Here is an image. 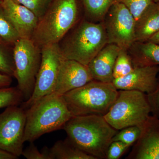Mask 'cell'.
<instances>
[{
  "label": "cell",
  "instance_id": "52a82bcc",
  "mask_svg": "<svg viewBox=\"0 0 159 159\" xmlns=\"http://www.w3.org/2000/svg\"><path fill=\"white\" fill-rule=\"evenodd\" d=\"M17 88L22 93L25 101L33 93L36 76L41 61V48L31 39L20 38L13 47Z\"/></svg>",
  "mask_w": 159,
  "mask_h": 159
},
{
  "label": "cell",
  "instance_id": "8992f818",
  "mask_svg": "<svg viewBox=\"0 0 159 159\" xmlns=\"http://www.w3.org/2000/svg\"><path fill=\"white\" fill-rule=\"evenodd\" d=\"M151 114L147 94L135 90H119L113 104L105 116L109 124L117 130L141 126Z\"/></svg>",
  "mask_w": 159,
  "mask_h": 159
},
{
  "label": "cell",
  "instance_id": "ac0fdd59",
  "mask_svg": "<svg viewBox=\"0 0 159 159\" xmlns=\"http://www.w3.org/2000/svg\"><path fill=\"white\" fill-rule=\"evenodd\" d=\"M41 151L47 159H96L81 150L68 138L57 141L51 148L44 147Z\"/></svg>",
  "mask_w": 159,
  "mask_h": 159
},
{
  "label": "cell",
  "instance_id": "836d02e7",
  "mask_svg": "<svg viewBox=\"0 0 159 159\" xmlns=\"http://www.w3.org/2000/svg\"><path fill=\"white\" fill-rule=\"evenodd\" d=\"M2 1H3V0H0V3H1V2H2Z\"/></svg>",
  "mask_w": 159,
  "mask_h": 159
},
{
  "label": "cell",
  "instance_id": "8fae6325",
  "mask_svg": "<svg viewBox=\"0 0 159 159\" xmlns=\"http://www.w3.org/2000/svg\"><path fill=\"white\" fill-rule=\"evenodd\" d=\"M93 80L88 66L73 60L64 59L52 93L46 97H61Z\"/></svg>",
  "mask_w": 159,
  "mask_h": 159
},
{
  "label": "cell",
  "instance_id": "9a60e30c",
  "mask_svg": "<svg viewBox=\"0 0 159 159\" xmlns=\"http://www.w3.org/2000/svg\"><path fill=\"white\" fill-rule=\"evenodd\" d=\"M120 49L115 44H107L91 61L87 66L94 80L112 82L114 65Z\"/></svg>",
  "mask_w": 159,
  "mask_h": 159
},
{
  "label": "cell",
  "instance_id": "9c48e42d",
  "mask_svg": "<svg viewBox=\"0 0 159 159\" xmlns=\"http://www.w3.org/2000/svg\"><path fill=\"white\" fill-rule=\"evenodd\" d=\"M107 43L115 44L127 50L135 42L136 20L123 4L116 2L111 6L102 20Z\"/></svg>",
  "mask_w": 159,
  "mask_h": 159
},
{
  "label": "cell",
  "instance_id": "d6986e66",
  "mask_svg": "<svg viewBox=\"0 0 159 159\" xmlns=\"http://www.w3.org/2000/svg\"><path fill=\"white\" fill-rule=\"evenodd\" d=\"M81 1L87 20L94 22H102L111 6L116 2V0Z\"/></svg>",
  "mask_w": 159,
  "mask_h": 159
},
{
  "label": "cell",
  "instance_id": "44dd1931",
  "mask_svg": "<svg viewBox=\"0 0 159 159\" xmlns=\"http://www.w3.org/2000/svg\"><path fill=\"white\" fill-rule=\"evenodd\" d=\"M0 73L14 77L15 65L13 47L0 42Z\"/></svg>",
  "mask_w": 159,
  "mask_h": 159
},
{
  "label": "cell",
  "instance_id": "ba28073f",
  "mask_svg": "<svg viewBox=\"0 0 159 159\" xmlns=\"http://www.w3.org/2000/svg\"><path fill=\"white\" fill-rule=\"evenodd\" d=\"M41 61L35 85L31 97L21 103L27 110L42 98L54 91L61 65L64 59L60 51L58 43L51 44L41 48Z\"/></svg>",
  "mask_w": 159,
  "mask_h": 159
},
{
  "label": "cell",
  "instance_id": "4316f807",
  "mask_svg": "<svg viewBox=\"0 0 159 159\" xmlns=\"http://www.w3.org/2000/svg\"><path fill=\"white\" fill-rule=\"evenodd\" d=\"M129 147L130 146L119 141L112 142L107 150L106 159L120 158Z\"/></svg>",
  "mask_w": 159,
  "mask_h": 159
},
{
  "label": "cell",
  "instance_id": "3957f363",
  "mask_svg": "<svg viewBox=\"0 0 159 159\" xmlns=\"http://www.w3.org/2000/svg\"><path fill=\"white\" fill-rule=\"evenodd\" d=\"M78 0H51L42 17L39 20L31 40L41 48L58 43L81 20Z\"/></svg>",
  "mask_w": 159,
  "mask_h": 159
},
{
  "label": "cell",
  "instance_id": "d4e9b609",
  "mask_svg": "<svg viewBox=\"0 0 159 159\" xmlns=\"http://www.w3.org/2000/svg\"><path fill=\"white\" fill-rule=\"evenodd\" d=\"M33 12L39 19L44 14L51 0H12Z\"/></svg>",
  "mask_w": 159,
  "mask_h": 159
},
{
  "label": "cell",
  "instance_id": "5bb4252c",
  "mask_svg": "<svg viewBox=\"0 0 159 159\" xmlns=\"http://www.w3.org/2000/svg\"><path fill=\"white\" fill-rule=\"evenodd\" d=\"M0 5L20 38L31 39L37 27L39 18L29 9L12 0H3Z\"/></svg>",
  "mask_w": 159,
  "mask_h": 159
},
{
  "label": "cell",
  "instance_id": "d6a6232c",
  "mask_svg": "<svg viewBox=\"0 0 159 159\" xmlns=\"http://www.w3.org/2000/svg\"><path fill=\"white\" fill-rule=\"evenodd\" d=\"M153 1L155 2H159V0H153Z\"/></svg>",
  "mask_w": 159,
  "mask_h": 159
},
{
  "label": "cell",
  "instance_id": "7a4b0ae2",
  "mask_svg": "<svg viewBox=\"0 0 159 159\" xmlns=\"http://www.w3.org/2000/svg\"><path fill=\"white\" fill-rule=\"evenodd\" d=\"M107 44L102 21L94 22L86 19L80 20L58 43L64 59L87 66Z\"/></svg>",
  "mask_w": 159,
  "mask_h": 159
},
{
  "label": "cell",
  "instance_id": "6da1fadb",
  "mask_svg": "<svg viewBox=\"0 0 159 159\" xmlns=\"http://www.w3.org/2000/svg\"><path fill=\"white\" fill-rule=\"evenodd\" d=\"M63 129L71 142L96 159H106L109 146L118 131L103 116L96 115L73 116Z\"/></svg>",
  "mask_w": 159,
  "mask_h": 159
},
{
  "label": "cell",
  "instance_id": "4dcf8cb0",
  "mask_svg": "<svg viewBox=\"0 0 159 159\" xmlns=\"http://www.w3.org/2000/svg\"><path fill=\"white\" fill-rule=\"evenodd\" d=\"M18 157L7 151L0 149V159H16Z\"/></svg>",
  "mask_w": 159,
  "mask_h": 159
},
{
  "label": "cell",
  "instance_id": "e0dca14e",
  "mask_svg": "<svg viewBox=\"0 0 159 159\" xmlns=\"http://www.w3.org/2000/svg\"><path fill=\"white\" fill-rule=\"evenodd\" d=\"M134 67L159 66V44L150 41L135 42L128 49Z\"/></svg>",
  "mask_w": 159,
  "mask_h": 159
},
{
  "label": "cell",
  "instance_id": "484cf974",
  "mask_svg": "<svg viewBox=\"0 0 159 159\" xmlns=\"http://www.w3.org/2000/svg\"><path fill=\"white\" fill-rule=\"evenodd\" d=\"M116 2L123 4L133 15L136 20L145 11L153 0H116Z\"/></svg>",
  "mask_w": 159,
  "mask_h": 159
},
{
  "label": "cell",
  "instance_id": "cb8c5ba5",
  "mask_svg": "<svg viewBox=\"0 0 159 159\" xmlns=\"http://www.w3.org/2000/svg\"><path fill=\"white\" fill-rule=\"evenodd\" d=\"M141 133V126L136 125L125 127L114 135L112 142L119 141L130 147L138 141Z\"/></svg>",
  "mask_w": 159,
  "mask_h": 159
},
{
  "label": "cell",
  "instance_id": "30bf717a",
  "mask_svg": "<svg viewBox=\"0 0 159 159\" xmlns=\"http://www.w3.org/2000/svg\"><path fill=\"white\" fill-rule=\"evenodd\" d=\"M26 122V110L22 107H9L0 114V149L22 155Z\"/></svg>",
  "mask_w": 159,
  "mask_h": 159
},
{
  "label": "cell",
  "instance_id": "ffe728a7",
  "mask_svg": "<svg viewBox=\"0 0 159 159\" xmlns=\"http://www.w3.org/2000/svg\"><path fill=\"white\" fill-rule=\"evenodd\" d=\"M20 38L16 29L0 5V42L13 47Z\"/></svg>",
  "mask_w": 159,
  "mask_h": 159
},
{
  "label": "cell",
  "instance_id": "4fadbf2b",
  "mask_svg": "<svg viewBox=\"0 0 159 159\" xmlns=\"http://www.w3.org/2000/svg\"><path fill=\"white\" fill-rule=\"evenodd\" d=\"M159 66L135 67L128 75L114 79L112 84L118 90H135L147 94L156 87Z\"/></svg>",
  "mask_w": 159,
  "mask_h": 159
},
{
  "label": "cell",
  "instance_id": "277c9868",
  "mask_svg": "<svg viewBox=\"0 0 159 159\" xmlns=\"http://www.w3.org/2000/svg\"><path fill=\"white\" fill-rule=\"evenodd\" d=\"M26 110L24 141L30 143L45 134L63 129L73 117L62 96L43 97Z\"/></svg>",
  "mask_w": 159,
  "mask_h": 159
},
{
  "label": "cell",
  "instance_id": "83f0119b",
  "mask_svg": "<svg viewBox=\"0 0 159 159\" xmlns=\"http://www.w3.org/2000/svg\"><path fill=\"white\" fill-rule=\"evenodd\" d=\"M150 106L151 113L159 119V75L158 76L156 87L154 90L147 94Z\"/></svg>",
  "mask_w": 159,
  "mask_h": 159
},
{
  "label": "cell",
  "instance_id": "f1b7e54d",
  "mask_svg": "<svg viewBox=\"0 0 159 159\" xmlns=\"http://www.w3.org/2000/svg\"><path fill=\"white\" fill-rule=\"evenodd\" d=\"M22 155L27 159H47L45 154L42 152L39 151L33 142H31L25 150L23 149Z\"/></svg>",
  "mask_w": 159,
  "mask_h": 159
},
{
  "label": "cell",
  "instance_id": "f546056e",
  "mask_svg": "<svg viewBox=\"0 0 159 159\" xmlns=\"http://www.w3.org/2000/svg\"><path fill=\"white\" fill-rule=\"evenodd\" d=\"M12 82V77L0 73V89L8 87Z\"/></svg>",
  "mask_w": 159,
  "mask_h": 159
},
{
  "label": "cell",
  "instance_id": "1f68e13d",
  "mask_svg": "<svg viewBox=\"0 0 159 159\" xmlns=\"http://www.w3.org/2000/svg\"><path fill=\"white\" fill-rule=\"evenodd\" d=\"M148 41L151 42L156 43L159 44V31L151 38Z\"/></svg>",
  "mask_w": 159,
  "mask_h": 159
},
{
  "label": "cell",
  "instance_id": "7c38bea8",
  "mask_svg": "<svg viewBox=\"0 0 159 159\" xmlns=\"http://www.w3.org/2000/svg\"><path fill=\"white\" fill-rule=\"evenodd\" d=\"M126 159H159V119L149 116Z\"/></svg>",
  "mask_w": 159,
  "mask_h": 159
},
{
  "label": "cell",
  "instance_id": "5b68a950",
  "mask_svg": "<svg viewBox=\"0 0 159 159\" xmlns=\"http://www.w3.org/2000/svg\"><path fill=\"white\" fill-rule=\"evenodd\" d=\"M119 90L112 83L93 80L63 95L73 116H104L116 99Z\"/></svg>",
  "mask_w": 159,
  "mask_h": 159
},
{
  "label": "cell",
  "instance_id": "7402d4cb",
  "mask_svg": "<svg viewBox=\"0 0 159 159\" xmlns=\"http://www.w3.org/2000/svg\"><path fill=\"white\" fill-rule=\"evenodd\" d=\"M134 68L128 51L120 49L114 65L113 73L114 79L128 75L133 70Z\"/></svg>",
  "mask_w": 159,
  "mask_h": 159
},
{
  "label": "cell",
  "instance_id": "603a6c76",
  "mask_svg": "<svg viewBox=\"0 0 159 159\" xmlns=\"http://www.w3.org/2000/svg\"><path fill=\"white\" fill-rule=\"evenodd\" d=\"M24 100L22 93L17 87L0 89V109L19 106Z\"/></svg>",
  "mask_w": 159,
  "mask_h": 159
},
{
  "label": "cell",
  "instance_id": "2e32d148",
  "mask_svg": "<svg viewBox=\"0 0 159 159\" xmlns=\"http://www.w3.org/2000/svg\"><path fill=\"white\" fill-rule=\"evenodd\" d=\"M159 31V2H153L136 20L135 42L148 41Z\"/></svg>",
  "mask_w": 159,
  "mask_h": 159
}]
</instances>
